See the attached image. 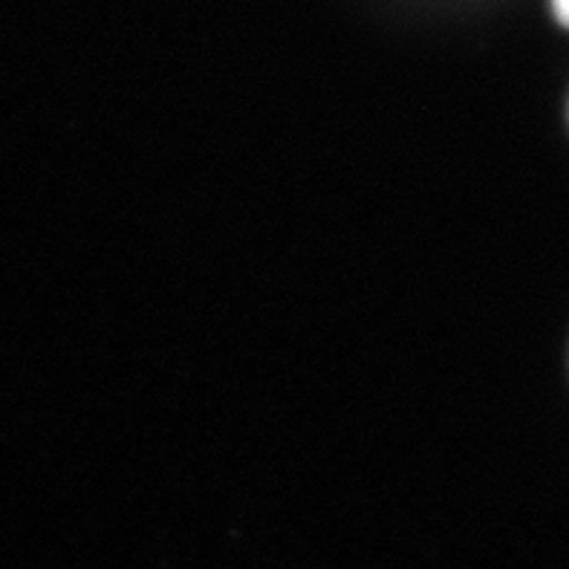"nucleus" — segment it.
<instances>
[{"instance_id":"obj_1","label":"nucleus","mask_w":569,"mask_h":569,"mask_svg":"<svg viewBox=\"0 0 569 569\" xmlns=\"http://www.w3.org/2000/svg\"><path fill=\"white\" fill-rule=\"evenodd\" d=\"M556 12L561 21L569 23V0H556Z\"/></svg>"}]
</instances>
